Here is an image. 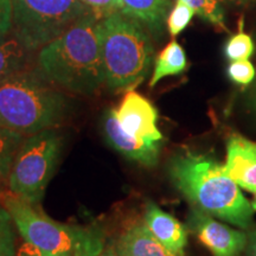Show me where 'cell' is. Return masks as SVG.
I'll return each instance as SVG.
<instances>
[{"label": "cell", "mask_w": 256, "mask_h": 256, "mask_svg": "<svg viewBox=\"0 0 256 256\" xmlns=\"http://www.w3.org/2000/svg\"><path fill=\"white\" fill-rule=\"evenodd\" d=\"M38 70L51 83L80 95L95 94L104 83L101 19L88 12L40 50Z\"/></svg>", "instance_id": "cell-1"}, {"label": "cell", "mask_w": 256, "mask_h": 256, "mask_svg": "<svg viewBox=\"0 0 256 256\" xmlns=\"http://www.w3.org/2000/svg\"><path fill=\"white\" fill-rule=\"evenodd\" d=\"M168 174L194 208L241 229L250 226L252 204L214 158L191 151L177 153L170 160Z\"/></svg>", "instance_id": "cell-2"}, {"label": "cell", "mask_w": 256, "mask_h": 256, "mask_svg": "<svg viewBox=\"0 0 256 256\" xmlns=\"http://www.w3.org/2000/svg\"><path fill=\"white\" fill-rule=\"evenodd\" d=\"M66 110L64 95L40 70L24 66L0 78V127L28 136L56 126Z\"/></svg>", "instance_id": "cell-3"}, {"label": "cell", "mask_w": 256, "mask_h": 256, "mask_svg": "<svg viewBox=\"0 0 256 256\" xmlns=\"http://www.w3.org/2000/svg\"><path fill=\"white\" fill-rule=\"evenodd\" d=\"M104 83L115 92L134 90L151 69L154 48L147 28L122 12L101 19Z\"/></svg>", "instance_id": "cell-4"}, {"label": "cell", "mask_w": 256, "mask_h": 256, "mask_svg": "<svg viewBox=\"0 0 256 256\" xmlns=\"http://www.w3.org/2000/svg\"><path fill=\"white\" fill-rule=\"evenodd\" d=\"M2 206L11 214L19 235L40 252L98 256L104 252V234L98 226L60 223L12 194Z\"/></svg>", "instance_id": "cell-5"}, {"label": "cell", "mask_w": 256, "mask_h": 256, "mask_svg": "<svg viewBox=\"0 0 256 256\" xmlns=\"http://www.w3.org/2000/svg\"><path fill=\"white\" fill-rule=\"evenodd\" d=\"M62 145V134L54 128L25 136L10 174L11 194L32 206L40 203L55 174Z\"/></svg>", "instance_id": "cell-6"}, {"label": "cell", "mask_w": 256, "mask_h": 256, "mask_svg": "<svg viewBox=\"0 0 256 256\" xmlns=\"http://www.w3.org/2000/svg\"><path fill=\"white\" fill-rule=\"evenodd\" d=\"M14 34L28 51L40 50L86 16L80 0H12Z\"/></svg>", "instance_id": "cell-7"}, {"label": "cell", "mask_w": 256, "mask_h": 256, "mask_svg": "<svg viewBox=\"0 0 256 256\" xmlns=\"http://www.w3.org/2000/svg\"><path fill=\"white\" fill-rule=\"evenodd\" d=\"M188 226L212 256H238L247 246V234L230 228L198 208H191Z\"/></svg>", "instance_id": "cell-8"}, {"label": "cell", "mask_w": 256, "mask_h": 256, "mask_svg": "<svg viewBox=\"0 0 256 256\" xmlns=\"http://www.w3.org/2000/svg\"><path fill=\"white\" fill-rule=\"evenodd\" d=\"M116 110L118 120L128 134L153 142H162V134L156 126L158 112L152 102L139 92L124 94Z\"/></svg>", "instance_id": "cell-9"}, {"label": "cell", "mask_w": 256, "mask_h": 256, "mask_svg": "<svg viewBox=\"0 0 256 256\" xmlns=\"http://www.w3.org/2000/svg\"><path fill=\"white\" fill-rule=\"evenodd\" d=\"M104 130L110 146L126 158L147 168H152L158 162L160 142H148L128 134L121 127L115 110H110L104 114Z\"/></svg>", "instance_id": "cell-10"}, {"label": "cell", "mask_w": 256, "mask_h": 256, "mask_svg": "<svg viewBox=\"0 0 256 256\" xmlns=\"http://www.w3.org/2000/svg\"><path fill=\"white\" fill-rule=\"evenodd\" d=\"M226 174L243 190L256 194V142L232 134L226 144Z\"/></svg>", "instance_id": "cell-11"}, {"label": "cell", "mask_w": 256, "mask_h": 256, "mask_svg": "<svg viewBox=\"0 0 256 256\" xmlns=\"http://www.w3.org/2000/svg\"><path fill=\"white\" fill-rule=\"evenodd\" d=\"M144 223L153 236L176 256H184L188 230L177 218L162 211L153 202H147Z\"/></svg>", "instance_id": "cell-12"}, {"label": "cell", "mask_w": 256, "mask_h": 256, "mask_svg": "<svg viewBox=\"0 0 256 256\" xmlns=\"http://www.w3.org/2000/svg\"><path fill=\"white\" fill-rule=\"evenodd\" d=\"M120 12L136 19L147 28L153 37L160 38L164 32L170 0H119Z\"/></svg>", "instance_id": "cell-13"}, {"label": "cell", "mask_w": 256, "mask_h": 256, "mask_svg": "<svg viewBox=\"0 0 256 256\" xmlns=\"http://www.w3.org/2000/svg\"><path fill=\"white\" fill-rule=\"evenodd\" d=\"M119 256H176L156 240L145 223L130 226L116 243Z\"/></svg>", "instance_id": "cell-14"}, {"label": "cell", "mask_w": 256, "mask_h": 256, "mask_svg": "<svg viewBox=\"0 0 256 256\" xmlns=\"http://www.w3.org/2000/svg\"><path fill=\"white\" fill-rule=\"evenodd\" d=\"M186 68L188 60L184 49L177 40H171L156 56L150 87H156L162 78L168 76L180 75Z\"/></svg>", "instance_id": "cell-15"}, {"label": "cell", "mask_w": 256, "mask_h": 256, "mask_svg": "<svg viewBox=\"0 0 256 256\" xmlns=\"http://www.w3.org/2000/svg\"><path fill=\"white\" fill-rule=\"evenodd\" d=\"M25 136L8 128L0 127V191L6 186L8 188L12 165Z\"/></svg>", "instance_id": "cell-16"}, {"label": "cell", "mask_w": 256, "mask_h": 256, "mask_svg": "<svg viewBox=\"0 0 256 256\" xmlns=\"http://www.w3.org/2000/svg\"><path fill=\"white\" fill-rule=\"evenodd\" d=\"M30 51L23 46L12 32L4 40H0V78L28 66Z\"/></svg>", "instance_id": "cell-17"}, {"label": "cell", "mask_w": 256, "mask_h": 256, "mask_svg": "<svg viewBox=\"0 0 256 256\" xmlns=\"http://www.w3.org/2000/svg\"><path fill=\"white\" fill-rule=\"evenodd\" d=\"M183 2L191 6L194 14H197L208 23L222 30H226V18L220 0H183Z\"/></svg>", "instance_id": "cell-18"}, {"label": "cell", "mask_w": 256, "mask_h": 256, "mask_svg": "<svg viewBox=\"0 0 256 256\" xmlns=\"http://www.w3.org/2000/svg\"><path fill=\"white\" fill-rule=\"evenodd\" d=\"M14 226L11 214L0 204V256L16 255Z\"/></svg>", "instance_id": "cell-19"}, {"label": "cell", "mask_w": 256, "mask_h": 256, "mask_svg": "<svg viewBox=\"0 0 256 256\" xmlns=\"http://www.w3.org/2000/svg\"><path fill=\"white\" fill-rule=\"evenodd\" d=\"M254 50L255 46L252 37L241 30L228 40V43L226 44L224 54H226V58L234 62V60H248L254 54Z\"/></svg>", "instance_id": "cell-20"}, {"label": "cell", "mask_w": 256, "mask_h": 256, "mask_svg": "<svg viewBox=\"0 0 256 256\" xmlns=\"http://www.w3.org/2000/svg\"><path fill=\"white\" fill-rule=\"evenodd\" d=\"M194 14V11L191 6H188L183 0H177L166 19L170 34L172 37H177L178 34H180L190 24Z\"/></svg>", "instance_id": "cell-21"}, {"label": "cell", "mask_w": 256, "mask_h": 256, "mask_svg": "<svg viewBox=\"0 0 256 256\" xmlns=\"http://www.w3.org/2000/svg\"><path fill=\"white\" fill-rule=\"evenodd\" d=\"M256 70L248 60H234L228 68V76L232 82L241 86H247L254 81Z\"/></svg>", "instance_id": "cell-22"}, {"label": "cell", "mask_w": 256, "mask_h": 256, "mask_svg": "<svg viewBox=\"0 0 256 256\" xmlns=\"http://www.w3.org/2000/svg\"><path fill=\"white\" fill-rule=\"evenodd\" d=\"M80 2L98 19H104L114 12L120 11L119 0H80Z\"/></svg>", "instance_id": "cell-23"}, {"label": "cell", "mask_w": 256, "mask_h": 256, "mask_svg": "<svg viewBox=\"0 0 256 256\" xmlns=\"http://www.w3.org/2000/svg\"><path fill=\"white\" fill-rule=\"evenodd\" d=\"M14 31V6L12 0H0V40Z\"/></svg>", "instance_id": "cell-24"}, {"label": "cell", "mask_w": 256, "mask_h": 256, "mask_svg": "<svg viewBox=\"0 0 256 256\" xmlns=\"http://www.w3.org/2000/svg\"><path fill=\"white\" fill-rule=\"evenodd\" d=\"M246 252H247L248 256H256V229H252L247 235Z\"/></svg>", "instance_id": "cell-25"}, {"label": "cell", "mask_w": 256, "mask_h": 256, "mask_svg": "<svg viewBox=\"0 0 256 256\" xmlns=\"http://www.w3.org/2000/svg\"><path fill=\"white\" fill-rule=\"evenodd\" d=\"M98 256H119V254H118L116 252V250H113V249H110V250H107V252H102L100 255Z\"/></svg>", "instance_id": "cell-26"}, {"label": "cell", "mask_w": 256, "mask_h": 256, "mask_svg": "<svg viewBox=\"0 0 256 256\" xmlns=\"http://www.w3.org/2000/svg\"><path fill=\"white\" fill-rule=\"evenodd\" d=\"M252 107H254V110L256 112V86H255V88H254V92H252Z\"/></svg>", "instance_id": "cell-27"}, {"label": "cell", "mask_w": 256, "mask_h": 256, "mask_svg": "<svg viewBox=\"0 0 256 256\" xmlns=\"http://www.w3.org/2000/svg\"><path fill=\"white\" fill-rule=\"evenodd\" d=\"M40 256H70L66 254H46V252H40Z\"/></svg>", "instance_id": "cell-28"}, {"label": "cell", "mask_w": 256, "mask_h": 256, "mask_svg": "<svg viewBox=\"0 0 256 256\" xmlns=\"http://www.w3.org/2000/svg\"><path fill=\"white\" fill-rule=\"evenodd\" d=\"M252 210H254V211H256V198H255L254 203H252Z\"/></svg>", "instance_id": "cell-29"}]
</instances>
